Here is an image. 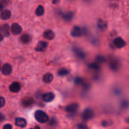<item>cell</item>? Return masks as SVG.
<instances>
[{
    "label": "cell",
    "mask_w": 129,
    "mask_h": 129,
    "mask_svg": "<svg viewBox=\"0 0 129 129\" xmlns=\"http://www.w3.org/2000/svg\"><path fill=\"white\" fill-rule=\"evenodd\" d=\"M35 118L39 122L44 123L49 120V117L46 113L42 110H37L35 113Z\"/></svg>",
    "instance_id": "cell-1"
},
{
    "label": "cell",
    "mask_w": 129,
    "mask_h": 129,
    "mask_svg": "<svg viewBox=\"0 0 129 129\" xmlns=\"http://www.w3.org/2000/svg\"><path fill=\"white\" fill-rule=\"evenodd\" d=\"M79 107V106L78 103H72L66 107L65 110L70 114H74L78 111Z\"/></svg>",
    "instance_id": "cell-2"
},
{
    "label": "cell",
    "mask_w": 129,
    "mask_h": 129,
    "mask_svg": "<svg viewBox=\"0 0 129 129\" xmlns=\"http://www.w3.org/2000/svg\"><path fill=\"white\" fill-rule=\"evenodd\" d=\"M94 112L91 109H86L83 113L82 117L85 120H88L91 119L94 117Z\"/></svg>",
    "instance_id": "cell-3"
},
{
    "label": "cell",
    "mask_w": 129,
    "mask_h": 129,
    "mask_svg": "<svg viewBox=\"0 0 129 129\" xmlns=\"http://www.w3.org/2000/svg\"><path fill=\"white\" fill-rule=\"evenodd\" d=\"M11 31L14 35H19V34H21V31H22V28L19 24L15 23L11 25Z\"/></svg>",
    "instance_id": "cell-4"
},
{
    "label": "cell",
    "mask_w": 129,
    "mask_h": 129,
    "mask_svg": "<svg viewBox=\"0 0 129 129\" xmlns=\"http://www.w3.org/2000/svg\"><path fill=\"white\" fill-rule=\"evenodd\" d=\"M113 44L118 49H121L125 45L126 43L125 40L121 37H117L113 41Z\"/></svg>",
    "instance_id": "cell-5"
},
{
    "label": "cell",
    "mask_w": 129,
    "mask_h": 129,
    "mask_svg": "<svg viewBox=\"0 0 129 129\" xmlns=\"http://www.w3.org/2000/svg\"><path fill=\"white\" fill-rule=\"evenodd\" d=\"M9 89L12 93H18L21 89V86L18 82H13L10 84Z\"/></svg>",
    "instance_id": "cell-6"
},
{
    "label": "cell",
    "mask_w": 129,
    "mask_h": 129,
    "mask_svg": "<svg viewBox=\"0 0 129 129\" xmlns=\"http://www.w3.org/2000/svg\"><path fill=\"white\" fill-rule=\"evenodd\" d=\"M71 34L74 37H78L82 35V30L79 26H75L72 28Z\"/></svg>",
    "instance_id": "cell-7"
},
{
    "label": "cell",
    "mask_w": 129,
    "mask_h": 129,
    "mask_svg": "<svg viewBox=\"0 0 129 129\" xmlns=\"http://www.w3.org/2000/svg\"><path fill=\"white\" fill-rule=\"evenodd\" d=\"M54 98H55V94L53 93H51V92L45 93L42 96L43 100L45 102H52L54 100Z\"/></svg>",
    "instance_id": "cell-8"
},
{
    "label": "cell",
    "mask_w": 129,
    "mask_h": 129,
    "mask_svg": "<svg viewBox=\"0 0 129 129\" xmlns=\"http://www.w3.org/2000/svg\"><path fill=\"white\" fill-rule=\"evenodd\" d=\"M73 50L74 52V54H76V55L78 58H79V59H84V57H85V54H84V52L81 50V49H80L79 48L76 47H74L73 48Z\"/></svg>",
    "instance_id": "cell-9"
},
{
    "label": "cell",
    "mask_w": 129,
    "mask_h": 129,
    "mask_svg": "<svg viewBox=\"0 0 129 129\" xmlns=\"http://www.w3.org/2000/svg\"><path fill=\"white\" fill-rule=\"evenodd\" d=\"M12 72V67L10 64H5L3 66L2 73L4 75H10Z\"/></svg>",
    "instance_id": "cell-10"
},
{
    "label": "cell",
    "mask_w": 129,
    "mask_h": 129,
    "mask_svg": "<svg viewBox=\"0 0 129 129\" xmlns=\"http://www.w3.org/2000/svg\"><path fill=\"white\" fill-rule=\"evenodd\" d=\"M15 125L19 127L23 128V127H26V121L25 118L18 117V118H16L15 119Z\"/></svg>",
    "instance_id": "cell-11"
},
{
    "label": "cell",
    "mask_w": 129,
    "mask_h": 129,
    "mask_svg": "<svg viewBox=\"0 0 129 129\" xmlns=\"http://www.w3.org/2000/svg\"><path fill=\"white\" fill-rule=\"evenodd\" d=\"M47 47V43L44 41H40L38 43L37 45L35 47V50L38 52L44 51Z\"/></svg>",
    "instance_id": "cell-12"
},
{
    "label": "cell",
    "mask_w": 129,
    "mask_h": 129,
    "mask_svg": "<svg viewBox=\"0 0 129 129\" xmlns=\"http://www.w3.org/2000/svg\"><path fill=\"white\" fill-rule=\"evenodd\" d=\"M34 103V99L31 97H25L22 100V104L25 107H30Z\"/></svg>",
    "instance_id": "cell-13"
},
{
    "label": "cell",
    "mask_w": 129,
    "mask_h": 129,
    "mask_svg": "<svg viewBox=\"0 0 129 129\" xmlns=\"http://www.w3.org/2000/svg\"><path fill=\"white\" fill-rule=\"evenodd\" d=\"M44 37L47 40H52L55 38V34L51 30H48L44 33Z\"/></svg>",
    "instance_id": "cell-14"
},
{
    "label": "cell",
    "mask_w": 129,
    "mask_h": 129,
    "mask_svg": "<svg viewBox=\"0 0 129 129\" xmlns=\"http://www.w3.org/2000/svg\"><path fill=\"white\" fill-rule=\"evenodd\" d=\"M97 25H98V27L100 30H102V31H104L107 28V22L105 20H102V19H100L98 21V23H97Z\"/></svg>",
    "instance_id": "cell-15"
},
{
    "label": "cell",
    "mask_w": 129,
    "mask_h": 129,
    "mask_svg": "<svg viewBox=\"0 0 129 129\" xmlns=\"http://www.w3.org/2000/svg\"><path fill=\"white\" fill-rule=\"evenodd\" d=\"M74 14L72 11H68L63 14V18L66 21H70L74 18Z\"/></svg>",
    "instance_id": "cell-16"
},
{
    "label": "cell",
    "mask_w": 129,
    "mask_h": 129,
    "mask_svg": "<svg viewBox=\"0 0 129 129\" xmlns=\"http://www.w3.org/2000/svg\"><path fill=\"white\" fill-rule=\"evenodd\" d=\"M53 79H54V76L51 73H46L45 75L43 77V81L45 83H50L52 81Z\"/></svg>",
    "instance_id": "cell-17"
},
{
    "label": "cell",
    "mask_w": 129,
    "mask_h": 129,
    "mask_svg": "<svg viewBox=\"0 0 129 129\" xmlns=\"http://www.w3.org/2000/svg\"><path fill=\"white\" fill-rule=\"evenodd\" d=\"M109 67L112 70L117 71L120 68V63L118 60H113L110 62Z\"/></svg>",
    "instance_id": "cell-18"
},
{
    "label": "cell",
    "mask_w": 129,
    "mask_h": 129,
    "mask_svg": "<svg viewBox=\"0 0 129 129\" xmlns=\"http://www.w3.org/2000/svg\"><path fill=\"white\" fill-rule=\"evenodd\" d=\"M0 17H1V18L2 19V20H8V19H10V17H11V12H10V11H9V10H3V11L1 12V15H0Z\"/></svg>",
    "instance_id": "cell-19"
},
{
    "label": "cell",
    "mask_w": 129,
    "mask_h": 129,
    "mask_svg": "<svg viewBox=\"0 0 129 129\" xmlns=\"http://www.w3.org/2000/svg\"><path fill=\"white\" fill-rule=\"evenodd\" d=\"M9 30H10V28H9V25L8 24L5 23L0 26V31L6 36H8L9 35Z\"/></svg>",
    "instance_id": "cell-20"
},
{
    "label": "cell",
    "mask_w": 129,
    "mask_h": 129,
    "mask_svg": "<svg viewBox=\"0 0 129 129\" xmlns=\"http://www.w3.org/2000/svg\"><path fill=\"white\" fill-rule=\"evenodd\" d=\"M30 36L28 35V34H23V35H22L21 36V37H20V40H21V42L22 43H23V44H28V43L30 42Z\"/></svg>",
    "instance_id": "cell-21"
},
{
    "label": "cell",
    "mask_w": 129,
    "mask_h": 129,
    "mask_svg": "<svg viewBox=\"0 0 129 129\" xmlns=\"http://www.w3.org/2000/svg\"><path fill=\"white\" fill-rule=\"evenodd\" d=\"M44 12H45L44 8L42 5H40V6H38L37 8L35 10V14H36V15H37L39 16H42L44 14Z\"/></svg>",
    "instance_id": "cell-22"
},
{
    "label": "cell",
    "mask_w": 129,
    "mask_h": 129,
    "mask_svg": "<svg viewBox=\"0 0 129 129\" xmlns=\"http://www.w3.org/2000/svg\"><path fill=\"white\" fill-rule=\"evenodd\" d=\"M88 67H89V69H93V70L98 71L100 69V66L98 63H91L88 65Z\"/></svg>",
    "instance_id": "cell-23"
},
{
    "label": "cell",
    "mask_w": 129,
    "mask_h": 129,
    "mask_svg": "<svg viewBox=\"0 0 129 129\" xmlns=\"http://www.w3.org/2000/svg\"><path fill=\"white\" fill-rule=\"evenodd\" d=\"M69 73V71L68 69H66V68H62V69H60V70L58 71V74L60 76H64L68 75Z\"/></svg>",
    "instance_id": "cell-24"
},
{
    "label": "cell",
    "mask_w": 129,
    "mask_h": 129,
    "mask_svg": "<svg viewBox=\"0 0 129 129\" xmlns=\"http://www.w3.org/2000/svg\"><path fill=\"white\" fill-rule=\"evenodd\" d=\"M96 60L97 61V62L102 64L105 61V58L103 55H97L96 57Z\"/></svg>",
    "instance_id": "cell-25"
},
{
    "label": "cell",
    "mask_w": 129,
    "mask_h": 129,
    "mask_svg": "<svg viewBox=\"0 0 129 129\" xmlns=\"http://www.w3.org/2000/svg\"><path fill=\"white\" fill-rule=\"evenodd\" d=\"M112 122L110 120H104L102 122V125L103 127H108V126H110L112 125Z\"/></svg>",
    "instance_id": "cell-26"
},
{
    "label": "cell",
    "mask_w": 129,
    "mask_h": 129,
    "mask_svg": "<svg viewBox=\"0 0 129 129\" xmlns=\"http://www.w3.org/2000/svg\"><path fill=\"white\" fill-rule=\"evenodd\" d=\"M5 105V100L3 97L0 96V108H2Z\"/></svg>",
    "instance_id": "cell-27"
},
{
    "label": "cell",
    "mask_w": 129,
    "mask_h": 129,
    "mask_svg": "<svg viewBox=\"0 0 129 129\" xmlns=\"http://www.w3.org/2000/svg\"><path fill=\"white\" fill-rule=\"evenodd\" d=\"M75 83L77 84H83V80L80 78H77L75 79Z\"/></svg>",
    "instance_id": "cell-28"
},
{
    "label": "cell",
    "mask_w": 129,
    "mask_h": 129,
    "mask_svg": "<svg viewBox=\"0 0 129 129\" xmlns=\"http://www.w3.org/2000/svg\"><path fill=\"white\" fill-rule=\"evenodd\" d=\"M122 106L123 107V108H127V107L129 106L128 102H127V101H124V102H122Z\"/></svg>",
    "instance_id": "cell-29"
},
{
    "label": "cell",
    "mask_w": 129,
    "mask_h": 129,
    "mask_svg": "<svg viewBox=\"0 0 129 129\" xmlns=\"http://www.w3.org/2000/svg\"><path fill=\"white\" fill-rule=\"evenodd\" d=\"M3 129H12V125L11 124H6L4 125Z\"/></svg>",
    "instance_id": "cell-30"
},
{
    "label": "cell",
    "mask_w": 129,
    "mask_h": 129,
    "mask_svg": "<svg viewBox=\"0 0 129 129\" xmlns=\"http://www.w3.org/2000/svg\"><path fill=\"white\" fill-rule=\"evenodd\" d=\"M78 128L79 129H86V126L84 124H79L78 125Z\"/></svg>",
    "instance_id": "cell-31"
},
{
    "label": "cell",
    "mask_w": 129,
    "mask_h": 129,
    "mask_svg": "<svg viewBox=\"0 0 129 129\" xmlns=\"http://www.w3.org/2000/svg\"><path fill=\"white\" fill-rule=\"evenodd\" d=\"M4 119H5V116H4L2 113H0V122L3 120Z\"/></svg>",
    "instance_id": "cell-32"
},
{
    "label": "cell",
    "mask_w": 129,
    "mask_h": 129,
    "mask_svg": "<svg viewBox=\"0 0 129 129\" xmlns=\"http://www.w3.org/2000/svg\"><path fill=\"white\" fill-rule=\"evenodd\" d=\"M59 1H60V0H52V3L54 5H57V4L59 3Z\"/></svg>",
    "instance_id": "cell-33"
},
{
    "label": "cell",
    "mask_w": 129,
    "mask_h": 129,
    "mask_svg": "<svg viewBox=\"0 0 129 129\" xmlns=\"http://www.w3.org/2000/svg\"><path fill=\"white\" fill-rule=\"evenodd\" d=\"M3 40V35L0 33V42L2 41Z\"/></svg>",
    "instance_id": "cell-34"
},
{
    "label": "cell",
    "mask_w": 129,
    "mask_h": 129,
    "mask_svg": "<svg viewBox=\"0 0 129 129\" xmlns=\"http://www.w3.org/2000/svg\"><path fill=\"white\" fill-rule=\"evenodd\" d=\"M3 8V5L2 3H0V11H1Z\"/></svg>",
    "instance_id": "cell-35"
},
{
    "label": "cell",
    "mask_w": 129,
    "mask_h": 129,
    "mask_svg": "<svg viewBox=\"0 0 129 129\" xmlns=\"http://www.w3.org/2000/svg\"><path fill=\"white\" fill-rule=\"evenodd\" d=\"M91 1L92 0H84V1H85V2H86V3H89V2H91Z\"/></svg>",
    "instance_id": "cell-36"
},
{
    "label": "cell",
    "mask_w": 129,
    "mask_h": 129,
    "mask_svg": "<svg viewBox=\"0 0 129 129\" xmlns=\"http://www.w3.org/2000/svg\"><path fill=\"white\" fill-rule=\"evenodd\" d=\"M35 129H40V128L39 127H38V126H37V127H35Z\"/></svg>",
    "instance_id": "cell-37"
},
{
    "label": "cell",
    "mask_w": 129,
    "mask_h": 129,
    "mask_svg": "<svg viewBox=\"0 0 129 129\" xmlns=\"http://www.w3.org/2000/svg\"><path fill=\"white\" fill-rule=\"evenodd\" d=\"M1 62H0V70H1Z\"/></svg>",
    "instance_id": "cell-38"
},
{
    "label": "cell",
    "mask_w": 129,
    "mask_h": 129,
    "mask_svg": "<svg viewBox=\"0 0 129 129\" xmlns=\"http://www.w3.org/2000/svg\"><path fill=\"white\" fill-rule=\"evenodd\" d=\"M30 129H35V128H30Z\"/></svg>",
    "instance_id": "cell-39"
}]
</instances>
